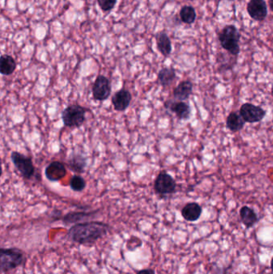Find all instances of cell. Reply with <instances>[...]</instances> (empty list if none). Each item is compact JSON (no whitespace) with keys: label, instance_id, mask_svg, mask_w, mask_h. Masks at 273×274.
I'll return each mask as SVG.
<instances>
[{"label":"cell","instance_id":"obj_1","mask_svg":"<svg viewBox=\"0 0 273 274\" xmlns=\"http://www.w3.org/2000/svg\"><path fill=\"white\" fill-rule=\"evenodd\" d=\"M109 229L110 226L101 221L78 223L68 230L67 237L80 245H91L106 236Z\"/></svg>","mask_w":273,"mask_h":274},{"label":"cell","instance_id":"obj_2","mask_svg":"<svg viewBox=\"0 0 273 274\" xmlns=\"http://www.w3.org/2000/svg\"><path fill=\"white\" fill-rule=\"evenodd\" d=\"M241 35L234 25H227L219 34V41L223 49L233 57H238L240 52L239 42Z\"/></svg>","mask_w":273,"mask_h":274},{"label":"cell","instance_id":"obj_3","mask_svg":"<svg viewBox=\"0 0 273 274\" xmlns=\"http://www.w3.org/2000/svg\"><path fill=\"white\" fill-rule=\"evenodd\" d=\"M24 253L18 248H2L0 250V268L6 273L23 265L25 262Z\"/></svg>","mask_w":273,"mask_h":274},{"label":"cell","instance_id":"obj_4","mask_svg":"<svg viewBox=\"0 0 273 274\" xmlns=\"http://www.w3.org/2000/svg\"><path fill=\"white\" fill-rule=\"evenodd\" d=\"M88 109L78 103L71 104L63 111L62 120L68 128H79L86 121Z\"/></svg>","mask_w":273,"mask_h":274},{"label":"cell","instance_id":"obj_5","mask_svg":"<svg viewBox=\"0 0 273 274\" xmlns=\"http://www.w3.org/2000/svg\"><path fill=\"white\" fill-rule=\"evenodd\" d=\"M11 160L15 168L20 173L21 176L24 179L31 180L34 177L36 173V169L32 158L27 157V156L14 151L11 153Z\"/></svg>","mask_w":273,"mask_h":274},{"label":"cell","instance_id":"obj_6","mask_svg":"<svg viewBox=\"0 0 273 274\" xmlns=\"http://www.w3.org/2000/svg\"><path fill=\"white\" fill-rule=\"evenodd\" d=\"M176 180L172 176L166 173L161 172L154 182V189L156 194L161 196L170 195L176 191Z\"/></svg>","mask_w":273,"mask_h":274},{"label":"cell","instance_id":"obj_7","mask_svg":"<svg viewBox=\"0 0 273 274\" xmlns=\"http://www.w3.org/2000/svg\"><path fill=\"white\" fill-rule=\"evenodd\" d=\"M239 113L244 121L248 124L260 122L266 116V111L264 108L251 103H243L239 108Z\"/></svg>","mask_w":273,"mask_h":274},{"label":"cell","instance_id":"obj_8","mask_svg":"<svg viewBox=\"0 0 273 274\" xmlns=\"http://www.w3.org/2000/svg\"><path fill=\"white\" fill-rule=\"evenodd\" d=\"M111 84L109 78L102 75L96 77L92 86L93 98L97 101H104L111 96Z\"/></svg>","mask_w":273,"mask_h":274},{"label":"cell","instance_id":"obj_9","mask_svg":"<svg viewBox=\"0 0 273 274\" xmlns=\"http://www.w3.org/2000/svg\"><path fill=\"white\" fill-rule=\"evenodd\" d=\"M166 109L172 112L176 115V117L180 120H188L192 115V110L185 101H179V100H167L164 103Z\"/></svg>","mask_w":273,"mask_h":274},{"label":"cell","instance_id":"obj_10","mask_svg":"<svg viewBox=\"0 0 273 274\" xmlns=\"http://www.w3.org/2000/svg\"><path fill=\"white\" fill-rule=\"evenodd\" d=\"M247 12L251 18L262 22L268 16V7L264 0H250L247 5Z\"/></svg>","mask_w":273,"mask_h":274},{"label":"cell","instance_id":"obj_11","mask_svg":"<svg viewBox=\"0 0 273 274\" xmlns=\"http://www.w3.org/2000/svg\"><path fill=\"white\" fill-rule=\"evenodd\" d=\"M68 170L65 164L61 161H52L46 167L44 174L51 182H57L65 177Z\"/></svg>","mask_w":273,"mask_h":274},{"label":"cell","instance_id":"obj_12","mask_svg":"<svg viewBox=\"0 0 273 274\" xmlns=\"http://www.w3.org/2000/svg\"><path fill=\"white\" fill-rule=\"evenodd\" d=\"M131 99H132V96L130 91L125 88H121L113 95L111 103L115 111L124 112L128 108Z\"/></svg>","mask_w":273,"mask_h":274},{"label":"cell","instance_id":"obj_13","mask_svg":"<svg viewBox=\"0 0 273 274\" xmlns=\"http://www.w3.org/2000/svg\"><path fill=\"white\" fill-rule=\"evenodd\" d=\"M193 92V83L191 80L181 81L176 88H174L172 94L174 99L179 101H186L189 99Z\"/></svg>","mask_w":273,"mask_h":274},{"label":"cell","instance_id":"obj_14","mask_svg":"<svg viewBox=\"0 0 273 274\" xmlns=\"http://www.w3.org/2000/svg\"><path fill=\"white\" fill-rule=\"evenodd\" d=\"M203 209L198 203H187L181 210V215L184 220L190 222H194L200 219Z\"/></svg>","mask_w":273,"mask_h":274},{"label":"cell","instance_id":"obj_15","mask_svg":"<svg viewBox=\"0 0 273 274\" xmlns=\"http://www.w3.org/2000/svg\"><path fill=\"white\" fill-rule=\"evenodd\" d=\"M67 165L73 173L81 174L85 171L88 162L84 156L79 153H74L68 158Z\"/></svg>","mask_w":273,"mask_h":274},{"label":"cell","instance_id":"obj_16","mask_svg":"<svg viewBox=\"0 0 273 274\" xmlns=\"http://www.w3.org/2000/svg\"><path fill=\"white\" fill-rule=\"evenodd\" d=\"M239 217L246 229L253 228L259 221V217L255 210L246 205L239 209Z\"/></svg>","mask_w":273,"mask_h":274},{"label":"cell","instance_id":"obj_17","mask_svg":"<svg viewBox=\"0 0 273 274\" xmlns=\"http://www.w3.org/2000/svg\"><path fill=\"white\" fill-rule=\"evenodd\" d=\"M98 211L92 212H72L66 214L65 216L61 218L63 222L66 225L69 224H78L79 221L87 220L88 218L95 216Z\"/></svg>","mask_w":273,"mask_h":274},{"label":"cell","instance_id":"obj_18","mask_svg":"<svg viewBox=\"0 0 273 274\" xmlns=\"http://www.w3.org/2000/svg\"><path fill=\"white\" fill-rule=\"evenodd\" d=\"M246 122L244 121L239 113L233 112L226 118V127L233 133H237L244 128Z\"/></svg>","mask_w":273,"mask_h":274},{"label":"cell","instance_id":"obj_19","mask_svg":"<svg viewBox=\"0 0 273 274\" xmlns=\"http://www.w3.org/2000/svg\"><path fill=\"white\" fill-rule=\"evenodd\" d=\"M156 44L159 52H161L164 57H169L172 51V42L165 32H161L156 35Z\"/></svg>","mask_w":273,"mask_h":274},{"label":"cell","instance_id":"obj_20","mask_svg":"<svg viewBox=\"0 0 273 274\" xmlns=\"http://www.w3.org/2000/svg\"><path fill=\"white\" fill-rule=\"evenodd\" d=\"M16 64L15 59L9 55H2L0 58V72L2 76H11L16 71Z\"/></svg>","mask_w":273,"mask_h":274},{"label":"cell","instance_id":"obj_21","mask_svg":"<svg viewBox=\"0 0 273 274\" xmlns=\"http://www.w3.org/2000/svg\"><path fill=\"white\" fill-rule=\"evenodd\" d=\"M159 83L164 88L168 87L176 79V70L173 68H164L158 73Z\"/></svg>","mask_w":273,"mask_h":274},{"label":"cell","instance_id":"obj_22","mask_svg":"<svg viewBox=\"0 0 273 274\" xmlns=\"http://www.w3.org/2000/svg\"><path fill=\"white\" fill-rule=\"evenodd\" d=\"M180 17L183 23L192 24L197 19V12L192 6H183L180 12Z\"/></svg>","mask_w":273,"mask_h":274},{"label":"cell","instance_id":"obj_23","mask_svg":"<svg viewBox=\"0 0 273 274\" xmlns=\"http://www.w3.org/2000/svg\"><path fill=\"white\" fill-rule=\"evenodd\" d=\"M71 189H73L74 192L84 191L87 186V182L84 177H82L81 176L75 174L71 178L70 183H69Z\"/></svg>","mask_w":273,"mask_h":274},{"label":"cell","instance_id":"obj_24","mask_svg":"<svg viewBox=\"0 0 273 274\" xmlns=\"http://www.w3.org/2000/svg\"><path fill=\"white\" fill-rule=\"evenodd\" d=\"M98 4L104 12H110L116 4V0H97Z\"/></svg>","mask_w":273,"mask_h":274},{"label":"cell","instance_id":"obj_25","mask_svg":"<svg viewBox=\"0 0 273 274\" xmlns=\"http://www.w3.org/2000/svg\"><path fill=\"white\" fill-rule=\"evenodd\" d=\"M136 274H156L155 270L151 269H145V270H140Z\"/></svg>","mask_w":273,"mask_h":274},{"label":"cell","instance_id":"obj_26","mask_svg":"<svg viewBox=\"0 0 273 274\" xmlns=\"http://www.w3.org/2000/svg\"><path fill=\"white\" fill-rule=\"evenodd\" d=\"M269 5L272 12H273V0H269Z\"/></svg>","mask_w":273,"mask_h":274},{"label":"cell","instance_id":"obj_27","mask_svg":"<svg viewBox=\"0 0 273 274\" xmlns=\"http://www.w3.org/2000/svg\"><path fill=\"white\" fill-rule=\"evenodd\" d=\"M271 270H272V272L273 273V258H272L271 260Z\"/></svg>","mask_w":273,"mask_h":274},{"label":"cell","instance_id":"obj_28","mask_svg":"<svg viewBox=\"0 0 273 274\" xmlns=\"http://www.w3.org/2000/svg\"><path fill=\"white\" fill-rule=\"evenodd\" d=\"M188 1H194V0H188Z\"/></svg>","mask_w":273,"mask_h":274},{"label":"cell","instance_id":"obj_29","mask_svg":"<svg viewBox=\"0 0 273 274\" xmlns=\"http://www.w3.org/2000/svg\"><path fill=\"white\" fill-rule=\"evenodd\" d=\"M273 274V273H270V274Z\"/></svg>","mask_w":273,"mask_h":274}]
</instances>
